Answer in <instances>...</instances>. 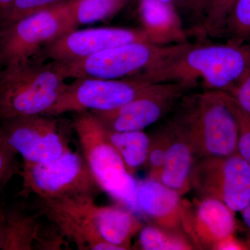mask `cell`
I'll return each mask as SVG.
<instances>
[{"mask_svg": "<svg viewBox=\"0 0 250 250\" xmlns=\"http://www.w3.org/2000/svg\"><path fill=\"white\" fill-rule=\"evenodd\" d=\"M250 65V45L180 44L177 50L134 78L150 83H187L200 80L208 90L225 91Z\"/></svg>", "mask_w": 250, "mask_h": 250, "instance_id": "6da1fadb", "label": "cell"}, {"mask_svg": "<svg viewBox=\"0 0 250 250\" xmlns=\"http://www.w3.org/2000/svg\"><path fill=\"white\" fill-rule=\"evenodd\" d=\"M167 125L190 145L196 159L237 153L238 125L220 90L186 94Z\"/></svg>", "mask_w": 250, "mask_h": 250, "instance_id": "7a4b0ae2", "label": "cell"}, {"mask_svg": "<svg viewBox=\"0 0 250 250\" xmlns=\"http://www.w3.org/2000/svg\"><path fill=\"white\" fill-rule=\"evenodd\" d=\"M57 62L32 59L0 70V122L45 115L66 86Z\"/></svg>", "mask_w": 250, "mask_h": 250, "instance_id": "3957f363", "label": "cell"}, {"mask_svg": "<svg viewBox=\"0 0 250 250\" xmlns=\"http://www.w3.org/2000/svg\"><path fill=\"white\" fill-rule=\"evenodd\" d=\"M72 126L82 155L102 191L133 213L137 212L138 182L110 143L103 124L92 112L84 111L76 113Z\"/></svg>", "mask_w": 250, "mask_h": 250, "instance_id": "277c9868", "label": "cell"}, {"mask_svg": "<svg viewBox=\"0 0 250 250\" xmlns=\"http://www.w3.org/2000/svg\"><path fill=\"white\" fill-rule=\"evenodd\" d=\"M74 0L31 15L0 29V70L32 59L44 46L78 26Z\"/></svg>", "mask_w": 250, "mask_h": 250, "instance_id": "5b68a950", "label": "cell"}, {"mask_svg": "<svg viewBox=\"0 0 250 250\" xmlns=\"http://www.w3.org/2000/svg\"><path fill=\"white\" fill-rule=\"evenodd\" d=\"M18 195L39 198L92 196L102 191L82 154L72 149L53 160L40 164L24 162Z\"/></svg>", "mask_w": 250, "mask_h": 250, "instance_id": "8992f818", "label": "cell"}, {"mask_svg": "<svg viewBox=\"0 0 250 250\" xmlns=\"http://www.w3.org/2000/svg\"><path fill=\"white\" fill-rule=\"evenodd\" d=\"M180 44L158 45L149 42H130L106 49L86 58L70 62H56L59 71L65 79L134 78L146 72L161 59L173 53Z\"/></svg>", "mask_w": 250, "mask_h": 250, "instance_id": "52a82bcc", "label": "cell"}, {"mask_svg": "<svg viewBox=\"0 0 250 250\" xmlns=\"http://www.w3.org/2000/svg\"><path fill=\"white\" fill-rule=\"evenodd\" d=\"M190 185L200 197L217 199L234 213L241 212L250 203V164L238 153L197 159Z\"/></svg>", "mask_w": 250, "mask_h": 250, "instance_id": "ba28073f", "label": "cell"}, {"mask_svg": "<svg viewBox=\"0 0 250 250\" xmlns=\"http://www.w3.org/2000/svg\"><path fill=\"white\" fill-rule=\"evenodd\" d=\"M152 83L136 78L75 79L66 85L45 115L58 116L68 112L111 111L142 95Z\"/></svg>", "mask_w": 250, "mask_h": 250, "instance_id": "9c48e42d", "label": "cell"}, {"mask_svg": "<svg viewBox=\"0 0 250 250\" xmlns=\"http://www.w3.org/2000/svg\"><path fill=\"white\" fill-rule=\"evenodd\" d=\"M96 197L80 196L46 199L36 197L37 212L57 225L66 239L80 250H123L100 236L101 206Z\"/></svg>", "mask_w": 250, "mask_h": 250, "instance_id": "30bf717a", "label": "cell"}, {"mask_svg": "<svg viewBox=\"0 0 250 250\" xmlns=\"http://www.w3.org/2000/svg\"><path fill=\"white\" fill-rule=\"evenodd\" d=\"M56 116L21 117L0 122L9 146L24 162H47L70 150L68 138Z\"/></svg>", "mask_w": 250, "mask_h": 250, "instance_id": "8fae6325", "label": "cell"}, {"mask_svg": "<svg viewBox=\"0 0 250 250\" xmlns=\"http://www.w3.org/2000/svg\"><path fill=\"white\" fill-rule=\"evenodd\" d=\"M193 88L177 82L152 83L142 95L116 109L90 112L108 131H143L167 114Z\"/></svg>", "mask_w": 250, "mask_h": 250, "instance_id": "7c38bea8", "label": "cell"}, {"mask_svg": "<svg viewBox=\"0 0 250 250\" xmlns=\"http://www.w3.org/2000/svg\"><path fill=\"white\" fill-rule=\"evenodd\" d=\"M134 42H149L143 29H75L47 44L40 52L42 60L49 59L54 62H66Z\"/></svg>", "mask_w": 250, "mask_h": 250, "instance_id": "4fadbf2b", "label": "cell"}, {"mask_svg": "<svg viewBox=\"0 0 250 250\" xmlns=\"http://www.w3.org/2000/svg\"><path fill=\"white\" fill-rule=\"evenodd\" d=\"M182 228L195 248L215 250L222 241L234 234V212L217 199L200 197L182 202Z\"/></svg>", "mask_w": 250, "mask_h": 250, "instance_id": "5bb4252c", "label": "cell"}, {"mask_svg": "<svg viewBox=\"0 0 250 250\" xmlns=\"http://www.w3.org/2000/svg\"><path fill=\"white\" fill-rule=\"evenodd\" d=\"M182 195L156 179L138 182L137 212L154 222L156 226L174 231L182 227Z\"/></svg>", "mask_w": 250, "mask_h": 250, "instance_id": "9a60e30c", "label": "cell"}, {"mask_svg": "<svg viewBox=\"0 0 250 250\" xmlns=\"http://www.w3.org/2000/svg\"><path fill=\"white\" fill-rule=\"evenodd\" d=\"M143 30L151 43L171 45L188 42L182 18L175 6L160 0H140Z\"/></svg>", "mask_w": 250, "mask_h": 250, "instance_id": "2e32d148", "label": "cell"}, {"mask_svg": "<svg viewBox=\"0 0 250 250\" xmlns=\"http://www.w3.org/2000/svg\"><path fill=\"white\" fill-rule=\"evenodd\" d=\"M169 143L165 161L160 170L150 178L159 181L181 195L191 188L190 176L197 160L193 151L187 141L167 125Z\"/></svg>", "mask_w": 250, "mask_h": 250, "instance_id": "e0dca14e", "label": "cell"}, {"mask_svg": "<svg viewBox=\"0 0 250 250\" xmlns=\"http://www.w3.org/2000/svg\"><path fill=\"white\" fill-rule=\"evenodd\" d=\"M39 213L21 207L6 208V225L0 250H33L42 223Z\"/></svg>", "mask_w": 250, "mask_h": 250, "instance_id": "ac0fdd59", "label": "cell"}, {"mask_svg": "<svg viewBox=\"0 0 250 250\" xmlns=\"http://www.w3.org/2000/svg\"><path fill=\"white\" fill-rule=\"evenodd\" d=\"M110 143L120 154L126 170L133 174L147 163L151 139L143 131H111L106 129Z\"/></svg>", "mask_w": 250, "mask_h": 250, "instance_id": "d6986e66", "label": "cell"}, {"mask_svg": "<svg viewBox=\"0 0 250 250\" xmlns=\"http://www.w3.org/2000/svg\"><path fill=\"white\" fill-rule=\"evenodd\" d=\"M139 249L145 250H188L195 248L185 237L155 225L142 227L139 231Z\"/></svg>", "mask_w": 250, "mask_h": 250, "instance_id": "ffe728a7", "label": "cell"}, {"mask_svg": "<svg viewBox=\"0 0 250 250\" xmlns=\"http://www.w3.org/2000/svg\"><path fill=\"white\" fill-rule=\"evenodd\" d=\"M224 31L228 33L229 43H246L250 39V0L235 1L225 21Z\"/></svg>", "mask_w": 250, "mask_h": 250, "instance_id": "44dd1931", "label": "cell"}, {"mask_svg": "<svg viewBox=\"0 0 250 250\" xmlns=\"http://www.w3.org/2000/svg\"><path fill=\"white\" fill-rule=\"evenodd\" d=\"M127 0H74L78 24H86L106 19L121 9Z\"/></svg>", "mask_w": 250, "mask_h": 250, "instance_id": "7402d4cb", "label": "cell"}, {"mask_svg": "<svg viewBox=\"0 0 250 250\" xmlns=\"http://www.w3.org/2000/svg\"><path fill=\"white\" fill-rule=\"evenodd\" d=\"M65 1L67 0H14L9 7L0 14V29Z\"/></svg>", "mask_w": 250, "mask_h": 250, "instance_id": "603a6c76", "label": "cell"}, {"mask_svg": "<svg viewBox=\"0 0 250 250\" xmlns=\"http://www.w3.org/2000/svg\"><path fill=\"white\" fill-rule=\"evenodd\" d=\"M236 0H208L200 30L207 35L218 36L224 30L225 21Z\"/></svg>", "mask_w": 250, "mask_h": 250, "instance_id": "cb8c5ba5", "label": "cell"}, {"mask_svg": "<svg viewBox=\"0 0 250 250\" xmlns=\"http://www.w3.org/2000/svg\"><path fill=\"white\" fill-rule=\"evenodd\" d=\"M221 92L238 125L237 153L250 164V113L245 111L229 94Z\"/></svg>", "mask_w": 250, "mask_h": 250, "instance_id": "d4e9b609", "label": "cell"}, {"mask_svg": "<svg viewBox=\"0 0 250 250\" xmlns=\"http://www.w3.org/2000/svg\"><path fill=\"white\" fill-rule=\"evenodd\" d=\"M18 156L6 141L0 126V196L11 179L21 173L22 166Z\"/></svg>", "mask_w": 250, "mask_h": 250, "instance_id": "484cf974", "label": "cell"}, {"mask_svg": "<svg viewBox=\"0 0 250 250\" xmlns=\"http://www.w3.org/2000/svg\"><path fill=\"white\" fill-rule=\"evenodd\" d=\"M46 220V219H45ZM65 237L62 231L52 222L46 220L45 223L42 221L39 228V233L34 250H61L65 249L67 245Z\"/></svg>", "mask_w": 250, "mask_h": 250, "instance_id": "4316f807", "label": "cell"}, {"mask_svg": "<svg viewBox=\"0 0 250 250\" xmlns=\"http://www.w3.org/2000/svg\"><path fill=\"white\" fill-rule=\"evenodd\" d=\"M168 143L169 135L166 129L151 139L150 147L146 163L151 170L150 177L154 176L162 167L165 161Z\"/></svg>", "mask_w": 250, "mask_h": 250, "instance_id": "83f0119b", "label": "cell"}, {"mask_svg": "<svg viewBox=\"0 0 250 250\" xmlns=\"http://www.w3.org/2000/svg\"><path fill=\"white\" fill-rule=\"evenodd\" d=\"M223 92L232 97L245 111L250 113V65L239 80Z\"/></svg>", "mask_w": 250, "mask_h": 250, "instance_id": "f1b7e54d", "label": "cell"}, {"mask_svg": "<svg viewBox=\"0 0 250 250\" xmlns=\"http://www.w3.org/2000/svg\"><path fill=\"white\" fill-rule=\"evenodd\" d=\"M208 0H175L174 6L176 9L185 11L189 16L193 18L194 20L200 22L201 27L203 22L206 8H207Z\"/></svg>", "mask_w": 250, "mask_h": 250, "instance_id": "f546056e", "label": "cell"}, {"mask_svg": "<svg viewBox=\"0 0 250 250\" xmlns=\"http://www.w3.org/2000/svg\"><path fill=\"white\" fill-rule=\"evenodd\" d=\"M249 246L238 241L235 236H230L220 242L215 250H248Z\"/></svg>", "mask_w": 250, "mask_h": 250, "instance_id": "4dcf8cb0", "label": "cell"}, {"mask_svg": "<svg viewBox=\"0 0 250 250\" xmlns=\"http://www.w3.org/2000/svg\"><path fill=\"white\" fill-rule=\"evenodd\" d=\"M5 225H6V207L0 202V248L4 238Z\"/></svg>", "mask_w": 250, "mask_h": 250, "instance_id": "1f68e13d", "label": "cell"}, {"mask_svg": "<svg viewBox=\"0 0 250 250\" xmlns=\"http://www.w3.org/2000/svg\"><path fill=\"white\" fill-rule=\"evenodd\" d=\"M242 218H243V222L245 225L250 231V205L245 208L241 212Z\"/></svg>", "mask_w": 250, "mask_h": 250, "instance_id": "d6a6232c", "label": "cell"}, {"mask_svg": "<svg viewBox=\"0 0 250 250\" xmlns=\"http://www.w3.org/2000/svg\"><path fill=\"white\" fill-rule=\"evenodd\" d=\"M14 0H0V14L9 7Z\"/></svg>", "mask_w": 250, "mask_h": 250, "instance_id": "836d02e7", "label": "cell"}, {"mask_svg": "<svg viewBox=\"0 0 250 250\" xmlns=\"http://www.w3.org/2000/svg\"><path fill=\"white\" fill-rule=\"evenodd\" d=\"M163 2L167 3V4H172L174 5V2L175 0H160Z\"/></svg>", "mask_w": 250, "mask_h": 250, "instance_id": "e575fe53", "label": "cell"}]
</instances>
